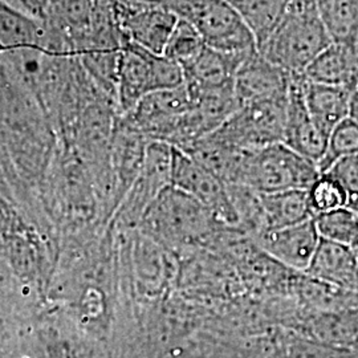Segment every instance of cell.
Returning <instances> with one entry per match:
<instances>
[{"label": "cell", "instance_id": "6da1fadb", "mask_svg": "<svg viewBox=\"0 0 358 358\" xmlns=\"http://www.w3.org/2000/svg\"><path fill=\"white\" fill-rule=\"evenodd\" d=\"M331 43L321 20L319 0H291L282 22L257 51L285 72L303 75Z\"/></svg>", "mask_w": 358, "mask_h": 358}, {"label": "cell", "instance_id": "7a4b0ae2", "mask_svg": "<svg viewBox=\"0 0 358 358\" xmlns=\"http://www.w3.org/2000/svg\"><path fill=\"white\" fill-rule=\"evenodd\" d=\"M141 224L153 241L186 247L211 236L217 222L205 206L170 185L146 208Z\"/></svg>", "mask_w": 358, "mask_h": 358}, {"label": "cell", "instance_id": "3957f363", "mask_svg": "<svg viewBox=\"0 0 358 358\" xmlns=\"http://www.w3.org/2000/svg\"><path fill=\"white\" fill-rule=\"evenodd\" d=\"M319 176L315 162L279 142L250 152L239 185L256 194L308 190Z\"/></svg>", "mask_w": 358, "mask_h": 358}, {"label": "cell", "instance_id": "277c9868", "mask_svg": "<svg viewBox=\"0 0 358 358\" xmlns=\"http://www.w3.org/2000/svg\"><path fill=\"white\" fill-rule=\"evenodd\" d=\"M287 97L244 103L210 134L243 150H259L282 142Z\"/></svg>", "mask_w": 358, "mask_h": 358}, {"label": "cell", "instance_id": "5b68a950", "mask_svg": "<svg viewBox=\"0 0 358 358\" xmlns=\"http://www.w3.org/2000/svg\"><path fill=\"white\" fill-rule=\"evenodd\" d=\"M186 22L215 51L248 56L257 50L252 32L227 0H192Z\"/></svg>", "mask_w": 358, "mask_h": 358}, {"label": "cell", "instance_id": "8992f818", "mask_svg": "<svg viewBox=\"0 0 358 358\" xmlns=\"http://www.w3.org/2000/svg\"><path fill=\"white\" fill-rule=\"evenodd\" d=\"M171 186L189 194L213 214L217 223L238 226L239 217L231 201L229 186L189 154L173 146ZM241 226V224H239Z\"/></svg>", "mask_w": 358, "mask_h": 358}, {"label": "cell", "instance_id": "52a82bcc", "mask_svg": "<svg viewBox=\"0 0 358 358\" xmlns=\"http://www.w3.org/2000/svg\"><path fill=\"white\" fill-rule=\"evenodd\" d=\"M117 26L127 41L164 55L178 19L149 0H115Z\"/></svg>", "mask_w": 358, "mask_h": 358}, {"label": "cell", "instance_id": "ba28073f", "mask_svg": "<svg viewBox=\"0 0 358 358\" xmlns=\"http://www.w3.org/2000/svg\"><path fill=\"white\" fill-rule=\"evenodd\" d=\"M254 235L256 245L266 255L303 273L310 266L321 239L313 219L282 229H263Z\"/></svg>", "mask_w": 358, "mask_h": 358}, {"label": "cell", "instance_id": "9c48e42d", "mask_svg": "<svg viewBox=\"0 0 358 358\" xmlns=\"http://www.w3.org/2000/svg\"><path fill=\"white\" fill-rule=\"evenodd\" d=\"M291 81V73L272 64L256 50L238 68L234 77V90L242 106L287 97Z\"/></svg>", "mask_w": 358, "mask_h": 358}, {"label": "cell", "instance_id": "30bf717a", "mask_svg": "<svg viewBox=\"0 0 358 358\" xmlns=\"http://www.w3.org/2000/svg\"><path fill=\"white\" fill-rule=\"evenodd\" d=\"M301 83V75H292L287 97L282 143L317 165L325 153L328 138L316 127L308 112Z\"/></svg>", "mask_w": 358, "mask_h": 358}, {"label": "cell", "instance_id": "8fae6325", "mask_svg": "<svg viewBox=\"0 0 358 358\" xmlns=\"http://www.w3.org/2000/svg\"><path fill=\"white\" fill-rule=\"evenodd\" d=\"M155 53L125 41L117 73V112L118 115L131 110L146 94L154 92L153 64Z\"/></svg>", "mask_w": 358, "mask_h": 358}, {"label": "cell", "instance_id": "7c38bea8", "mask_svg": "<svg viewBox=\"0 0 358 358\" xmlns=\"http://www.w3.org/2000/svg\"><path fill=\"white\" fill-rule=\"evenodd\" d=\"M303 77L317 84L358 88V43H331L308 65Z\"/></svg>", "mask_w": 358, "mask_h": 358}, {"label": "cell", "instance_id": "4fadbf2b", "mask_svg": "<svg viewBox=\"0 0 358 358\" xmlns=\"http://www.w3.org/2000/svg\"><path fill=\"white\" fill-rule=\"evenodd\" d=\"M304 275L316 282L358 294L357 252L345 245L320 239Z\"/></svg>", "mask_w": 358, "mask_h": 358}, {"label": "cell", "instance_id": "5bb4252c", "mask_svg": "<svg viewBox=\"0 0 358 358\" xmlns=\"http://www.w3.org/2000/svg\"><path fill=\"white\" fill-rule=\"evenodd\" d=\"M248 56L222 53L206 45L196 57L182 66L185 85L189 90H210L232 84L238 68Z\"/></svg>", "mask_w": 358, "mask_h": 358}, {"label": "cell", "instance_id": "9a60e30c", "mask_svg": "<svg viewBox=\"0 0 358 358\" xmlns=\"http://www.w3.org/2000/svg\"><path fill=\"white\" fill-rule=\"evenodd\" d=\"M301 90L309 115L321 133L328 138L333 129L348 118L349 101L353 90L310 83L304 77Z\"/></svg>", "mask_w": 358, "mask_h": 358}, {"label": "cell", "instance_id": "2e32d148", "mask_svg": "<svg viewBox=\"0 0 358 358\" xmlns=\"http://www.w3.org/2000/svg\"><path fill=\"white\" fill-rule=\"evenodd\" d=\"M259 202L263 229H282L313 219L308 205L307 190L259 194Z\"/></svg>", "mask_w": 358, "mask_h": 358}, {"label": "cell", "instance_id": "e0dca14e", "mask_svg": "<svg viewBox=\"0 0 358 358\" xmlns=\"http://www.w3.org/2000/svg\"><path fill=\"white\" fill-rule=\"evenodd\" d=\"M291 0H232L231 4L252 32L256 45L263 44L282 22Z\"/></svg>", "mask_w": 358, "mask_h": 358}, {"label": "cell", "instance_id": "ac0fdd59", "mask_svg": "<svg viewBox=\"0 0 358 358\" xmlns=\"http://www.w3.org/2000/svg\"><path fill=\"white\" fill-rule=\"evenodd\" d=\"M319 11L332 43H357L358 0H320Z\"/></svg>", "mask_w": 358, "mask_h": 358}, {"label": "cell", "instance_id": "d6986e66", "mask_svg": "<svg viewBox=\"0 0 358 358\" xmlns=\"http://www.w3.org/2000/svg\"><path fill=\"white\" fill-rule=\"evenodd\" d=\"M321 239L358 251V213L348 207L313 217Z\"/></svg>", "mask_w": 358, "mask_h": 358}, {"label": "cell", "instance_id": "ffe728a7", "mask_svg": "<svg viewBox=\"0 0 358 358\" xmlns=\"http://www.w3.org/2000/svg\"><path fill=\"white\" fill-rule=\"evenodd\" d=\"M357 154L358 125L348 117L329 133L327 149L317 164V169L320 174L325 173L336 161Z\"/></svg>", "mask_w": 358, "mask_h": 358}, {"label": "cell", "instance_id": "44dd1931", "mask_svg": "<svg viewBox=\"0 0 358 358\" xmlns=\"http://www.w3.org/2000/svg\"><path fill=\"white\" fill-rule=\"evenodd\" d=\"M308 205L313 217L348 206V196L341 185L327 173L320 174L307 190Z\"/></svg>", "mask_w": 358, "mask_h": 358}, {"label": "cell", "instance_id": "7402d4cb", "mask_svg": "<svg viewBox=\"0 0 358 358\" xmlns=\"http://www.w3.org/2000/svg\"><path fill=\"white\" fill-rule=\"evenodd\" d=\"M205 47L203 40L194 26L186 20L178 19L167 41L164 56L183 66L196 57V55Z\"/></svg>", "mask_w": 358, "mask_h": 358}, {"label": "cell", "instance_id": "603a6c76", "mask_svg": "<svg viewBox=\"0 0 358 358\" xmlns=\"http://www.w3.org/2000/svg\"><path fill=\"white\" fill-rule=\"evenodd\" d=\"M325 173L336 179L345 190L346 207L358 213V154L336 161Z\"/></svg>", "mask_w": 358, "mask_h": 358}, {"label": "cell", "instance_id": "cb8c5ba5", "mask_svg": "<svg viewBox=\"0 0 358 358\" xmlns=\"http://www.w3.org/2000/svg\"><path fill=\"white\" fill-rule=\"evenodd\" d=\"M348 117L350 120H353L358 125V88L353 90L352 96H350V101H349V115Z\"/></svg>", "mask_w": 358, "mask_h": 358}, {"label": "cell", "instance_id": "d4e9b609", "mask_svg": "<svg viewBox=\"0 0 358 358\" xmlns=\"http://www.w3.org/2000/svg\"><path fill=\"white\" fill-rule=\"evenodd\" d=\"M356 252H357V262H358V251H356Z\"/></svg>", "mask_w": 358, "mask_h": 358}, {"label": "cell", "instance_id": "484cf974", "mask_svg": "<svg viewBox=\"0 0 358 358\" xmlns=\"http://www.w3.org/2000/svg\"><path fill=\"white\" fill-rule=\"evenodd\" d=\"M227 1H232V0H227Z\"/></svg>", "mask_w": 358, "mask_h": 358}, {"label": "cell", "instance_id": "4316f807", "mask_svg": "<svg viewBox=\"0 0 358 358\" xmlns=\"http://www.w3.org/2000/svg\"><path fill=\"white\" fill-rule=\"evenodd\" d=\"M319 1H320V0H319Z\"/></svg>", "mask_w": 358, "mask_h": 358}]
</instances>
